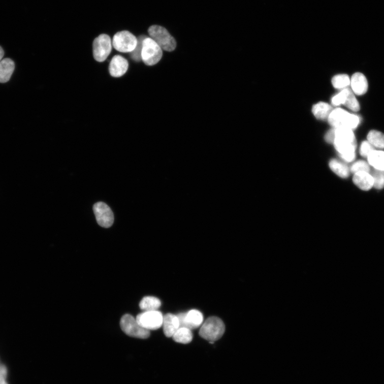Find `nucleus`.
I'll list each match as a JSON object with an SVG mask.
<instances>
[{
    "mask_svg": "<svg viewBox=\"0 0 384 384\" xmlns=\"http://www.w3.org/2000/svg\"><path fill=\"white\" fill-rule=\"evenodd\" d=\"M333 144L339 155L356 153L357 143L353 130L348 128H335Z\"/></svg>",
    "mask_w": 384,
    "mask_h": 384,
    "instance_id": "1",
    "label": "nucleus"
},
{
    "mask_svg": "<svg viewBox=\"0 0 384 384\" xmlns=\"http://www.w3.org/2000/svg\"><path fill=\"white\" fill-rule=\"evenodd\" d=\"M328 122L334 128L344 127L354 130L359 125L360 117L341 109L333 110L329 115Z\"/></svg>",
    "mask_w": 384,
    "mask_h": 384,
    "instance_id": "2",
    "label": "nucleus"
},
{
    "mask_svg": "<svg viewBox=\"0 0 384 384\" xmlns=\"http://www.w3.org/2000/svg\"><path fill=\"white\" fill-rule=\"evenodd\" d=\"M226 331V326L222 320L216 316L208 318L200 329L199 335L211 344L220 339Z\"/></svg>",
    "mask_w": 384,
    "mask_h": 384,
    "instance_id": "3",
    "label": "nucleus"
},
{
    "mask_svg": "<svg viewBox=\"0 0 384 384\" xmlns=\"http://www.w3.org/2000/svg\"><path fill=\"white\" fill-rule=\"evenodd\" d=\"M148 34L162 49L167 51H174L177 46L175 39L170 35L165 27L153 25L148 28Z\"/></svg>",
    "mask_w": 384,
    "mask_h": 384,
    "instance_id": "4",
    "label": "nucleus"
},
{
    "mask_svg": "<svg viewBox=\"0 0 384 384\" xmlns=\"http://www.w3.org/2000/svg\"><path fill=\"white\" fill-rule=\"evenodd\" d=\"M163 49L152 38L147 37L143 42L142 60L148 66H153L162 59Z\"/></svg>",
    "mask_w": 384,
    "mask_h": 384,
    "instance_id": "5",
    "label": "nucleus"
},
{
    "mask_svg": "<svg viewBox=\"0 0 384 384\" xmlns=\"http://www.w3.org/2000/svg\"><path fill=\"white\" fill-rule=\"evenodd\" d=\"M120 326L123 332L132 337L145 339L150 336V331L142 327L136 318L130 314H125L122 317Z\"/></svg>",
    "mask_w": 384,
    "mask_h": 384,
    "instance_id": "6",
    "label": "nucleus"
},
{
    "mask_svg": "<svg viewBox=\"0 0 384 384\" xmlns=\"http://www.w3.org/2000/svg\"><path fill=\"white\" fill-rule=\"evenodd\" d=\"M137 42V38L130 31L122 30L114 35L112 45L117 51L131 53L135 49Z\"/></svg>",
    "mask_w": 384,
    "mask_h": 384,
    "instance_id": "7",
    "label": "nucleus"
},
{
    "mask_svg": "<svg viewBox=\"0 0 384 384\" xmlns=\"http://www.w3.org/2000/svg\"><path fill=\"white\" fill-rule=\"evenodd\" d=\"M112 46V41L108 35L103 34L96 38L93 42L94 59L99 62L104 61L110 55Z\"/></svg>",
    "mask_w": 384,
    "mask_h": 384,
    "instance_id": "8",
    "label": "nucleus"
},
{
    "mask_svg": "<svg viewBox=\"0 0 384 384\" xmlns=\"http://www.w3.org/2000/svg\"><path fill=\"white\" fill-rule=\"evenodd\" d=\"M137 322L144 328L150 331L163 326L164 315L158 311H145L136 317Z\"/></svg>",
    "mask_w": 384,
    "mask_h": 384,
    "instance_id": "9",
    "label": "nucleus"
},
{
    "mask_svg": "<svg viewBox=\"0 0 384 384\" xmlns=\"http://www.w3.org/2000/svg\"><path fill=\"white\" fill-rule=\"evenodd\" d=\"M93 210L96 220L99 225L104 228H109L113 225L114 217L113 213L108 205L99 202L93 205Z\"/></svg>",
    "mask_w": 384,
    "mask_h": 384,
    "instance_id": "10",
    "label": "nucleus"
},
{
    "mask_svg": "<svg viewBox=\"0 0 384 384\" xmlns=\"http://www.w3.org/2000/svg\"><path fill=\"white\" fill-rule=\"evenodd\" d=\"M180 327H186L190 330L200 327L204 322V316L197 309H191L187 313L177 315Z\"/></svg>",
    "mask_w": 384,
    "mask_h": 384,
    "instance_id": "11",
    "label": "nucleus"
},
{
    "mask_svg": "<svg viewBox=\"0 0 384 384\" xmlns=\"http://www.w3.org/2000/svg\"><path fill=\"white\" fill-rule=\"evenodd\" d=\"M129 68L127 60L120 55H116L112 59L109 66V72L111 76L115 78H119L127 72Z\"/></svg>",
    "mask_w": 384,
    "mask_h": 384,
    "instance_id": "12",
    "label": "nucleus"
},
{
    "mask_svg": "<svg viewBox=\"0 0 384 384\" xmlns=\"http://www.w3.org/2000/svg\"><path fill=\"white\" fill-rule=\"evenodd\" d=\"M350 85L352 92L356 94H365L368 89V82L364 74L356 73L350 79Z\"/></svg>",
    "mask_w": 384,
    "mask_h": 384,
    "instance_id": "13",
    "label": "nucleus"
},
{
    "mask_svg": "<svg viewBox=\"0 0 384 384\" xmlns=\"http://www.w3.org/2000/svg\"><path fill=\"white\" fill-rule=\"evenodd\" d=\"M163 326L166 336L167 337H172L180 327L177 315L171 313L166 314L164 316Z\"/></svg>",
    "mask_w": 384,
    "mask_h": 384,
    "instance_id": "14",
    "label": "nucleus"
},
{
    "mask_svg": "<svg viewBox=\"0 0 384 384\" xmlns=\"http://www.w3.org/2000/svg\"><path fill=\"white\" fill-rule=\"evenodd\" d=\"M354 184L363 190L368 191L373 187L374 181L370 173L359 172L354 174Z\"/></svg>",
    "mask_w": 384,
    "mask_h": 384,
    "instance_id": "15",
    "label": "nucleus"
},
{
    "mask_svg": "<svg viewBox=\"0 0 384 384\" xmlns=\"http://www.w3.org/2000/svg\"><path fill=\"white\" fill-rule=\"evenodd\" d=\"M14 61L10 58H5L0 62V83L8 82L15 70Z\"/></svg>",
    "mask_w": 384,
    "mask_h": 384,
    "instance_id": "16",
    "label": "nucleus"
},
{
    "mask_svg": "<svg viewBox=\"0 0 384 384\" xmlns=\"http://www.w3.org/2000/svg\"><path fill=\"white\" fill-rule=\"evenodd\" d=\"M329 167L337 175L341 178H346L350 174V168L344 163L339 161L338 159H333L329 163Z\"/></svg>",
    "mask_w": 384,
    "mask_h": 384,
    "instance_id": "17",
    "label": "nucleus"
},
{
    "mask_svg": "<svg viewBox=\"0 0 384 384\" xmlns=\"http://www.w3.org/2000/svg\"><path fill=\"white\" fill-rule=\"evenodd\" d=\"M333 111L332 106L325 102H319L313 106L312 112L318 120L328 119L329 115Z\"/></svg>",
    "mask_w": 384,
    "mask_h": 384,
    "instance_id": "18",
    "label": "nucleus"
},
{
    "mask_svg": "<svg viewBox=\"0 0 384 384\" xmlns=\"http://www.w3.org/2000/svg\"><path fill=\"white\" fill-rule=\"evenodd\" d=\"M367 158L368 164L373 168L384 171V151L375 149L370 153Z\"/></svg>",
    "mask_w": 384,
    "mask_h": 384,
    "instance_id": "19",
    "label": "nucleus"
},
{
    "mask_svg": "<svg viewBox=\"0 0 384 384\" xmlns=\"http://www.w3.org/2000/svg\"><path fill=\"white\" fill-rule=\"evenodd\" d=\"M193 337L191 330L186 327H179L172 337L177 343L187 344L191 342Z\"/></svg>",
    "mask_w": 384,
    "mask_h": 384,
    "instance_id": "20",
    "label": "nucleus"
},
{
    "mask_svg": "<svg viewBox=\"0 0 384 384\" xmlns=\"http://www.w3.org/2000/svg\"><path fill=\"white\" fill-rule=\"evenodd\" d=\"M162 306V302L158 298L153 296H146L143 298L140 303V307L143 311H157Z\"/></svg>",
    "mask_w": 384,
    "mask_h": 384,
    "instance_id": "21",
    "label": "nucleus"
},
{
    "mask_svg": "<svg viewBox=\"0 0 384 384\" xmlns=\"http://www.w3.org/2000/svg\"><path fill=\"white\" fill-rule=\"evenodd\" d=\"M367 141L373 147L384 149V134L377 131H371L368 134Z\"/></svg>",
    "mask_w": 384,
    "mask_h": 384,
    "instance_id": "22",
    "label": "nucleus"
},
{
    "mask_svg": "<svg viewBox=\"0 0 384 384\" xmlns=\"http://www.w3.org/2000/svg\"><path fill=\"white\" fill-rule=\"evenodd\" d=\"M350 83V79L346 74L337 75L332 79L333 85L337 89L343 90L347 88Z\"/></svg>",
    "mask_w": 384,
    "mask_h": 384,
    "instance_id": "23",
    "label": "nucleus"
},
{
    "mask_svg": "<svg viewBox=\"0 0 384 384\" xmlns=\"http://www.w3.org/2000/svg\"><path fill=\"white\" fill-rule=\"evenodd\" d=\"M370 173L373 178V181H374L373 187L377 189H381L384 188V171L373 168L372 171H370Z\"/></svg>",
    "mask_w": 384,
    "mask_h": 384,
    "instance_id": "24",
    "label": "nucleus"
},
{
    "mask_svg": "<svg viewBox=\"0 0 384 384\" xmlns=\"http://www.w3.org/2000/svg\"><path fill=\"white\" fill-rule=\"evenodd\" d=\"M344 105L352 111L358 112L360 109L359 103L355 93L350 90L344 102Z\"/></svg>",
    "mask_w": 384,
    "mask_h": 384,
    "instance_id": "25",
    "label": "nucleus"
},
{
    "mask_svg": "<svg viewBox=\"0 0 384 384\" xmlns=\"http://www.w3.org/2000/svg\"><path fill=\"white\" fill-rule=\"evenodd\" d=\"M350 172L356 174L359 172H367L370 173L371 169L368 163L364 160H359L356 162L351 166L350 168Z\"/></svg>",
    "mask_w": 384,
    "mask_h": 384,
    "instance_id": "26",
    "label": "nucleus"
},
{
    "mask_svg": "<svg viewBox=\"0 0 384 384\" xmlns=\"http://www.w3.org/2000/svg\"><path fill=\"white\" fill-rule=\"evenodd\" d=\"M146 36H141L139 37L137 46L135 49L131 52V58L135 61L140 62L142 60V51L143 48V42Z\"/></svg>",
    "mask_w": 384,
    "mask_h": 384,
    "instance_id": "27",
    "label": "nucleus"
},
{
    "mask_svg": "<svg viewBox=\"0 0 384 384\" xmlns=\"http://www.w3.org/2000/svg\"><path fill=\"white\" fill-rule=\"evenodd\" d=\"M350 89L346 88L343 90H341V91L334 95L332 99V103L333 105L335 106H338L340 105H344L347 96L350 91Z\"/></svg>",
    "mask_w": 384,
    "mask_h": 384,
    "instance_id": "28",
    "label": "nucleus"
},
{
    "mask_svg": "<svg viewBox=\"0 0 384 384\" xmlns=\"http://www.w3.org/2000/svg\"><path fill=\"white\" fill-rule=\"evenodd\" d=\"M373 150H375L374 147L368 141H365L363 142L361 145L360 153L362 156L367 158Z\"/></svg>",
    "mask_w": 384,
    "mask_h": 384,
    "instance_id": "29",
    "label": "nucleus"
},
{
    "mask_svg": "<svg viewBox=\"0 0 384 384\" xmlns=\"http://www.w3.org/2000/svg\"><path fill=\"white\" fill-rule=\"evenodd\" d=\"M335 137V129L334 127L330 130L325 135L326 141L330 144H333Z\"/></svg>",
    "mask_w": 384,
    "mask_h": 384,
    "instance_id": "30",
    "label": "nucleus"
},
{
    "mask_svg": "<svg viewBox=\"0 0 384 384\" xmlns=\"http://www.w3.org/2000/svg\"><path fill=\"white\" fill-rule=\"evenodd\" d=\"M7 375V370L5 366L0 367V384H8L6 381Z\"/></svg>",
    "mask_w": 384,
    "mask_h": 384,
    "instance_id": "31",
    "label": "nucleus"
},
{
    "mask_svg": "<svg viewBox=\"0 0 384 384\" xmlns=\"http://www.w3.org/2000/svg\"><path fill=\"white\" fill-rule=\"evenodd\" d=\"M339 156L344 162L350 163L354 162V160L355 159L356 157V153H354L345 155H339Z\"/></svg>",
    "mask_w": 384,
    "mask_h": 384,
    "instance_id": "32",
    "label": "nucleus"
},
{
    "mask_svg": "<svg viewBox=\"0 0 384 384\" xmlns=\"http://www.w3.org/2000/svg\"><path fill=\"white\" fill-rule=\"evenodd\" d=\"M4 55H5L4 51L3 49L2 48V47L0 46V62H1L2 60H3Z\"/></svg>",
    "mask_w": 384,
    "mask_h": 384,
    "instance_id": "33",
    "label": "nucleus"
}]
</instances>
